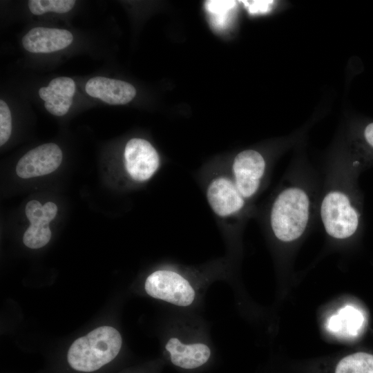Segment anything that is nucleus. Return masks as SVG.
I'll list each match as a JSON object with an SVG mask.
<instances>
[{
    "instance_id": "nucleus-1",
    "label": "nucleus",
    "mask_w": 373,
    "mask_h": 373,
    "mask_svg": "<svg viewBox=\"0 0 373 373\" xmlns=\"http://www.w3.org/2000/svg\"><path fill=\"white\" fill-rule=\"evenodd\" d=\"M310 218V199L302 187L283 189L273 201L269 225L274 236L281 242L298 239L307 228Z\"/></svg>"
},
{
    "instance_id": "nucleus-2",
    "label": "nucleus",
    "mask_w": 373,
    "mask_h": 373,
    "mask_svg": "<svg viewBox=\"0 0 373 373\" xmlns=\"http://www.w3.org/2000/svg\"><path fill=\"white\" fill-rule=\"evenodd\" d=\"M122 342L116 329L111 326L97 327L73 343L68 352V363L76 371H96L117 356Z\"/></svg>"
},
{
    "instance_id": "nucleus-3",
    "label": "nucleus",
    "mask_w": 373,
    "mask_h": 373,
    "mask_svg": "<svg viewBox=\"0 0 373 373\" xmlns=\"http://www.w3.org/2000/svg\"><path fill=\"white\" fill-rule=\"evenodd\" d=\"M320 216L325 232L335 239L351 237L358 227V213L343 191L332 190L323 196Z\"/></svg>"
},
{
    "instance_id": "nucleus-4",
    "label": "nucleus",
    "mask_w": 373,
    "mask_h": 373,
    "mask_svg": "<svg viewBox=\"0 0 373 373\" xmlns=\"http://www.w3.org/2000/svg\"><path fill=\"white\" fill-rule=\"evenodd\" d=\"M144 287L149 296L178 306L190 305L195 298L189 281L171 270L154 271L147 277Z\"/></svg>"
},
{
    "instance_id": "nucleus-5",
    "label": "nucleus",
    "mask_w": 373,
    "mask_h": 373,
    "mask_svg": "<svg viewBox=\"0 0 373 373\" xmlns=\"http://www.w3.org/2000/svg\"><path fill=\"white\" fill-rule=\"evenodd\" d=\"M265 171L266 161L262 154L247 149L235 156L230 176L240 194L247 200L258 193Z\"/></svg>"
},
{
    "instance_id": "nucleus-6",
    "label": "nucleus",
    "mask_w": 373,
    "mask_h": 373,
    "mask_svg": "<svg viewBox=\"0 0 373 373\" xmlns=\"http://www.w3.org/2000/svg\"><path fill=\"white\" fill-rule=\"evenodd\" d=\"M205 195L212 211L222 218L237 216L243 211L247 202L227 174L214 176L207 186Z\"/></svg>"
},
{
    "instance_id": "nucleus-7",
    "label": "nucleus",
    "mask_w": 373,
    "mask_h": 373,
    "mask_svg": "<svg viewBox=\"0 0 373 373\" xmlns=\"http://www.w3.org/2000/svg\"><path fill=\"white\" fill-rule=\"evenodd\" d=\"M124 157L128 174L137 182L151 179L160 164L156 149L149 142L141 138H133L126 143Z\"/></svg>"
},
{
    "instance_id": "nucleus-8",
    "label": "nucleus",
    "mask_w": 373,
    "mask_h": 373,
    "mask_svg": "<svg viewBox=\"0 0 373 373\" xmlns=\"http://www.w3.org/2000/svg\"><path fill=\"white\" fill-rule=\"evenodd\" d=\"M62 160V152L54 143H47L32 149L18 162L16 173L21 178L49 174L55 171Z\"/></svg>"
},
{
    "instance_id": "nucleus-9",
    "label": "nucleus",
    "mask_w": 373,
    "mask_h": 373,
    "mask_svg": "<svg viewBox=\"0 0 373 373\" xmlns=\"http://www.w3.org/2000/svg\"><path fill=\"white\" fill-rule=\"evenodd\" d=\"M85 90L90 97L111 105L126 104L136 95L135 88L131 84L101 76L90 79L86 84Z\"/></svg>"
},
{
    "instance_id": "nucleus-10",
    "label": "nucleus",
    "mask_w": 373,
    "mask_h": 373,
    "mask_svg": "<svg viewBox=\"0 0 373 373\" xmlns=\"http://www.w3.org/2000/svg\"><path fill=\"white\" fill-rule=\"evenodd\" d=\"M72 33L64 29L36 27L22 38L24 48L34 53H50L62 50L73 41Z\"/></svg>"
},
{
    "instance_id": "nucleus-11",
    "label": "nucleus",
    "mask_w": 373,
    "mask_h": 373,
    "mask_svg": "<svg viewBox=\"0 0 373 373\" xmlns=\"http://www.w3.org/2000/svg\"><path fill=\"white\" fill-rule=\"evenodd\" d=\"M75 93L74 80L67 77L52 79L48 86L41 87L39 97L45 101L44 106L51 114L62 116L66 114L73 103Z\"/></svg>"
},
{
    "instance_id": "nucleus-12",
    "label": "nucleus",
    "mask_w": 373,
    "mask_h": 373,
    "mask_svg": "<svg viewBox=\"0 0 373 373\" xmlns=\"http://www.w3.org/2000/svg\"><path fill=\"white\" fill-rule=\"evenodd\" d=\"M173 364L184 369H194L204 364L209 358V347L203 343L185 345L177 338H171L166 345Z\"/></svg>"
},
{
    "instance_id": "nucleus-13",
    "label": "nucleus",
    "mask_w": 373,
    "mask_h": 373,
    "mask_svg": "<svg viewBox=\"0 0 373 373\" xmlns=\"http://www.w3.org/2000/svg\"><path fill=\"white\" fill-rule=\"evenodd\" d=\"M365 317L360 309L352 305L341 308L327 321V329L343 337H354L362 329Z\"/></svg>"
},
{
    "instance_id": "nucleus-14",
    "label": "nucleus",
    "mask_w": 373,
    "mask_h": 373,
    "mask_svg": "<svg viewBox=\"0 0 373 373\" xmlns=\"http://www.w3.org/2000/svg\"><path fill=\"white\" fill-rule=\"evenodd\" d=\"M334 373H373V354L356 352L342 358Z\"/></svg>"
},
{
    "instance_id": "nucleus-15",
    "label": "nucleus",
    "mask_w": 373,
    "mask_h": 373,
    "mask_svg": "<svg viewBox=\"0 0 373 373\" xmlns=\"http://www.w3.org/2000/svg\"><path fill=\"white\" fill-rule=\"evenodd\" d=\"M57 213V205L48 202L44 205L37 200L28 202L25 208V213L30 224H49Z\"/></svg>"
},
{
    "instance_id": "nucleus-16",
    "label": "nucleus",
    "mask_w": 373,
    "mask_h": 373,
    "mask_svg": "<svg viewBox=\"0 0 373 373\" xmlns=\"http://www.w3.org/2000/svg\"><path fill=\"white\" fill-rule=\"evenodd\" d=\"M74 0H30L28 7L35 15H41L48 12L65 13L75 6Z\"/></svg>"
},
{
    "instance_id": "nucleus-17",
    "label": "nucleus",
    "mask_w": 373,
    "mask_h": 373,
    "mask_svg": "<svg viewBox=\"0 0 373 373\" xmlns=\"http://www.w3.org/2000/svg\"><path fill=\"white\" fill-rule=\"evenodd\" d=\"M51 238V231L48 224H30L25 231L23 241L31 249H39L46 245Z\"/></svg>"
},
{
    "instance_id": "nucleus-18",
    "label": "nucleus",
    "mask_w": 373,
    "mask_h": 373,
    "mask_svg": "<svg viewBox=\"0 0 373 373\" xmlns=\"http://www.w3.org/2000/svg\"><path fill=\"white\" fill-rule=\"evenodd\" d=\"M12 132L11 112L7 104L0 100V145L3 146L10 138Z\"/></svg>"
},
{
    "instance_id": "nucleus-19",
    "label": "nucleus",
    "mask_w": 373,
    "mask_h": 373,
    "mask_svg": "<svg viewBox=\"0 0 373 373\" xmlns=\"http://www.w3.org/2000/svg\"><path fill=\"white\" fill-rule=\"evenodd\" d=\"M236 2L233 1H209L207 2V10L216 15V23L222 25L227 20L228 12L233 8Z\"/></svg>"
},
{
    "instance_id": "nucleus-20",
    "label": "nucleus",
    "mask_w": 373,
    "mask_h": 373,
    "mask_svg": "<svg viewBox=\"0 0 373 373\" xmlns=\"http://www.w3.org/2000/svg\"><path fill=\"white\" fill-rule=\"evenodd\" d=\"M242 2L251 14L268 12L273 3V1H242Z\"/></svg>"
},
{
    "instance_id": "nucleus-21",
    "label": "nucleus",
    "mask_w": 373,
    "mask_h": 373,
    "mask_svg": "<svg viewBox=\"0 0 373 373\" xmlns=\"http://www.w3.org/2000/svg\"><path fill=\"white\" fill-rule=\"evenodd\" d=\"M364 135L368 144L373 147V123L369 124L365 127Z\"/></svg>"
}]
</instances>
